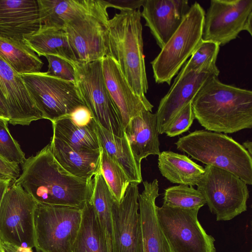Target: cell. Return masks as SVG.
I'll return each mask as SVG.
<instances>
[{
    "mask_svg": "<svg viewBox=\"0 0 252 252\" xmlns=\"http://www.w3.org/2000/svg\"><path fill=\"white\" fill-rule=\"evenodd\" d=\"M20 174L19 165L7 162L0 157V179L14 183Z\"/></svg>",
    "mask_w": 252,
    "mask_h": 252,
    "instance_id": "cell-37",
    "label": "cell"
},
{
    "mask_svg": "<svg viewBox=\"0 0 252 252\" xmlns=\"http://www.w3.org/2000/svg\"><path fill=\"white\" fill-rule=\"evenodd\" d=\"M0 57L20 75L40 72L43 63L23 40L0 37Z\"/></svg>",
    "mask_w": 252,
    "mask_h": 252,
    "instance_id": "cell-29",
    "label": "cell"
},
{
    "mask_svg": "<svg viewBox=\"0 0 252 252\" xmlns=\"http://www.w3.org/2000/svg\"><path fill=\"white\" fill-rule=\"evenodd\" d=\"M36 204L20 185L11 184L0 205V238L2 242L19 247H34Z\"/></svg>",
    "mask_w": 252,
    "mask_h": 252,
    "instance_id": "cell-12",
    "label": "cell"
},
{
    "mask_svg": "<svg viewBox=\"0 0 252 252\" xmlns=\"http://www.w3.org/2000/svg\"><path fill=\"white\" fill-rule=\"evenodd\" d=\"M108 8L123 10H140L144 0H103Z\"/></svg>",
    "mask_w": 252,
    "mask_h": 252,
    "instance_id": "cell-39",
    "label": "cell"
},
{
    "mask_svg": "<svg viewBox=\"0 0 252 252\" xmlns=\"http://www.w3.org/2000/svg\"><path fill=\"white\" fill-rule=\"evenodd\" d=\"M82 210L36 203L33 214L34 248L37 252H71Z\"/></svg>",
    "mask_w": 252,
    "mask_h": 252,
    "instance_id": "cell-7",
    "label": "cell"
},
{
    "mask_svg": "<svg viewBox=\"0 0 252 252\" xmlns=\"http://www.w3.org/2000/svg\"><path fill=\"white\" fill-rule=\"evenodd\" d=\"M4 252H20L17 247L13 245L2 242Z\"/></svg>",
    "mask_w": 252,
    "mask_h": 252,
    "instance_id": "cell-42",
    "label": "cell"
},
{
    "mask_svg": "<svg viewBox=\"0 0 252 252\" xmlns=\"http://www.w3.org/2000/svg\"><path fill=\"white\" fill-rule=\"evenodd\" d=\"M252 0H211L205 13L202 39L223 46L242 31L252 35Z\"/></svg>",
    "mask_w": 252,
    "mask_h": 252,
    "instance_id": "cell-13",
    "label": "cell"
},
{
    "mask_svg": "<svg viewBox=\"0 0 252 252\" xmlns=\"http://www.w3.org/2000/svg\"><path fill=\"white\" fill-rule=\"evenodd\" d=\"M0 117L6 119L9 121V114L7 109L0 98Z\"/></svg>",
    "mask_w": 252,
    "mask_h": 252,
    "instance_id": "cell-41",
    "label": "cell"
},
{
    "mask_svg": "<svg viewBox=\"0 0 252 252\" xmlns=\"http://www.w3.org/2000/svg\"><path fill=\"white\" fill-rule=\"evenodd\" d=\"M206 204L202 194L192 186L179 185L165 189L163 205L186 209H200Z\"/></svg>",
    "mask_w": 252,
    "mask_h": 252,
    "instance_id": "cell-32",
    "label": "cell"
},
{
    "mask_svg": "<svg viewBox=\"0 0 252 252\" xmlns=\"http://www.w3.org/2000/svg\"><path fill=\"white\" fill-rule=\"evenodd\" d=\"M45 57L48 63V74L63 80L76 82L74 64L56 56L46 55Z\"/></svg>",
    "mask_w": 252,
    "mask_h": 252,
    "instance_id": "cell-35",
    "label": "cell"
},
{
    "mask_svg": "<svg viewBox=\"0 0 252 252\" xmlns=\"http://www.w3.org/2000/svg\"><path fill=\"white\" fill-rule=\"evenodd\" d=\"M100 171L115 199L120 202L130 181L122 167L102 148Z\"/></svg>",
    "mask_w": 252,
    "mask_h": 252,
    "instance_id": "cell-31",
    "label": "cell"
},
{
    "mask_svg": "<svg viewBox=\"0 0 252 252\" xmlns=\"http://www.w3.org/2000/svg\"><path fill=\"white\" fill-rule=\"evenodd\" d=\"M41 25L37 0H0V37L23 40Z\"/></svg>",
    "mask_w": 252,
    "mask_h": 252,
    "instance_id": "cell-19",
    "label": "cell"
},
{
    "mask_svg": "<svg viewBox=\"0 0 252 252\" xmlns=\"http://www.w3.org/2000/svg\"><path fill=\"white\" fill-rule=\"evenodd\" d=\"M68 117L75 124L79 126L88 125L94 120L86 105L77 107Z\"/></svg>",
    "mask_w": 252,
    "mask_h": 252,
    "instance_id": "cell-38",
    "label": "cell"
},
{
    "mask_svg": "<svg viewBox=\"0 0 252 252\" xmlns=\"http://www.w3.org/2000/svg\"><path fill=\"white\" fill-rule=\"evenodd\" d=\"M196 119L206 130L232 133L252 127V92L208 79L191 102Z\"/></svg>",
    "mask_w": 252,
    "mask_h": 252,
    "instance_id": "cell-2",
    "label": "cell"
},
{
    "mask_svg": "<svg viewBox=\"0 0 252 252\" xmlns=\"http://www.w3.org/2000/svg\"><path fill=\"white\" fill-rule=\"evenodd\" d=\"M144 190L138 201L141 219L144 252H172L160 227L156 213V199L158 196L157 179L143 182Z\"/></svg>",
    "mask_w": 252,
    "mask_h": 252,
    "instance_id": "cell-20",
    "label": "cell"
},
{
    "mask_svg": "<svg viewBox=\"0 0 252 252\" xmlns=\"http://www.w3.org/2000/svg\"><path fill=\"white\" fill-rule=\"evenodd\" d=\"M0 252H4L3 247H2V242L0 238Z\"/></svg>",
    "mask_w": 252,
    "mask_h": 252,
    "instance_id": "cell-44",
    "label": "cell"
},
{
    "mask_svg": "<svg viewBox=\"0 0 252 252\" xmlns=\"http://www.w3.org/2000/svg\"><path fill=\"white\" fill-rule=\"evenodd\" d=\"M94 0H37L41 25L63 29L67 22L89 8Z\"/></svg>",
    "mask_w": 252,
    "mask_h": 252,
    "instance_id": "cell-28",
    "label": "cell"
},
{
    "mask_svg": "<svg viewBox=\"0 0 252 252\" xmlns=\"http://www.w3.org/2000/svg\"><path fill=\"white\" fill-rule=\"evenodd\" d=\"M195 119L191 102L184 107L171 122L165 133L169 137H175L188 131Z\"/></svg>",
    "mask_w": 252,
    "mask_h": 252,
    "instance_id": "cell-36",
    "label": "cell"
},
{
    "mask_svg": "<svg viewBox=\"0 0 252 252\" xmlns=\"http://www.w3.org/2000/svg\"><path fill=\"white\" fill-rule=\"evenodd\" d=\"M74 65L76 86L96 123L112 134L124 137L121 116L105 85L102 60Z\"/></svg>",
    "mask_w": 252,
    "mask_h": 252,
    "instance_id": "cell-8",
    "label": "cell"
},
{
    "mask_svg": "<svg viewBox=\"0 0 252 252\" xmlns=\"http://www.w3.org/2000/svg\"><path fill=\"white\" fill-rule=\"evenodd\" d=\"M94 189L90 200L105 233L110 252H114L112 206L115 197L100 171L94 176Z\"/></svg>",
    "mask_w": 252,
    "mask_h": 252,
    "instance_id": "cell-30",
    "label": "cell"
},
{
    "mask_svg": "<svg viewBox=\"0 0 252 252\" xmlns=\"http://www.w3.org/2000/svg\"><path fill=\"white\" fill-rule=\"evenodd\" d=\"M158 167L161 174L173 184L197 186L204 173V168L185 155L170 151L160 152Z\"/></svg>",
    "mask_w": 252,
    "mask_h": 252,
    "instance_id": "cell-24",
    "label": "cell"
},
{
    "mask_svg": "<svg viewBox=\"0 0 252 252\" xmlns=\"http://www.w3.org/2000/svg\"><path fill=\"white\" fill-rule=\"evenodd\" d=\"M109 55L117 63L134 92L145 97L148 90L143 53L141 15L123 10L108 20Z\"/></svg>",
    "mask_w": 252,
    "mask_h": 252,
    "instance_id": "cell-3",
    "label": "cell"
},
{
    "mask_svg": "<svg viewBox=\"0 0 252 252\" xmlns=\"http://www.w3.org/2000/svg\"><path fill=\"white\" fill-rule=\"evenodd\" d=\"M49 145L57 161L72 175L91 179L100 171L102 149L97 150L74 149L53 136Z\"/></svg>",
    "mask_w": 252,
    "mask_h": 252,
    "instance_id": "cell-22",
    "label": "cell"
},
{
    "mask_svg": "<svg viewBox=\"0 0 252 252\" xmlns=\"http://www.w3.org/2000/svg\"><path fill=\"white\" fill-rule=\"evenodd\" d=\"M96 128L101 148L122 167L130 183H141V170L136 164L126 136H117L96 123Z\"/></svg>",
    "mask_w": 252,
    "mask_h": 252,
    "instance_id": "cell-26",
    "label": "cell"
},
{
    "mask_svg": "<svg viewBox=\"0 0 252 252\" xmlns=\"http://www.w3.org/2000/svg\"><path fill=\"white\" fill-rule=\"evenodd\" d=\"M213 76L216 75L207 70L187 72L181 68L169 91L161 99L156 113L159 134L164 133L174 117L192 101L207 81Z\"/></svg>",
    "mask_w": 252,
    "mask_h": 252,
    "instance_id": "cell-16",
    "label": "cell"
},
{
    "mask_svg": "<svg viewBox=\"0 0 252 252\" xmlns=\"http://www.w3.org/2000/svg\"><path fill=\"white\" fill-rule=\"evenodd\" d=\"M8 123V120L0 117V157L10 163L22 165L26 159L25 153L11 135Z\"/></svg>",
    "mask_w": 252,
    "mask_h": 252,
    "instance_id": "cell-34",
    "label": "cell"
},
{
    "mask_svg": "<svg viewBox=\"0 0 252 252\" xmlns=\"http://www.w3.org/2000/svg\"><path fill=\"white\" fill-rule=\"evenodd\" d=\"M141 12L161 49L181 24L190 6L187 0H144Z\"/></svg>",
    "mask_w": 252,
    "mask_h": 252,
    "instance_id": "cell-18",
    "label": "cell"
},
{
    "mask_svg": "<svg viewBox=\"0 0 252 252\" xmlns=\"http://www.w3.org/2000/svg\"><path fill=\"white\" fill-rule=\"evenodd\" d=\"M103 0H94L87 10L65 25L77 63L102 60L109 55L108 14Z\"/></svg>",
    "mask_w": 252,
    "mask_h": 252,
    "instance_id": "cell-6",
    "label": "cell"
},
{
    "mask_svg": "<svg viewBox=\"0 0 252 252\" xmlns=\"http://www.w3.org/2000/svg\"><path fill=\"white\" fill-rule=\"evenodd\" d=\"M0 98L13 125H29L43 119L20 74L0 57Z\"/></svg>",
    "mask_w": 252,
    "mask_h": 252,
    "instance_id": "cell-15",
    "label": "cell"
},
{
    "mask_svg": "<svg viewBox=\"0 0 252 252\" xmlns=\"http://www.w3.org/2000/svg\"><path fill=\"white\" fill-rule=\"evenodd\" d=\"M199 209L156 206L161 229L172 252H216L215 238L200 223Z\"/></svg>",
    "mask_w": 252,
    "mask_h": 252,
    "instance_id": "cell-11",
    "label": "cell"
},
{
    "mask_svg": "<svg viewBox=\"0 0 252 252\" xmlns=\"http://www.w3.org/2000/svg\"><path fill=\"white\" fill-rule=\"evenodd\" d=\"M138 185L130 183L121 201L113 202L114 252H144Z\"/></svg>",
    "mask_w": 252,
    "mask_h": 252,
    "instance_id": "cell-14",
    "label": "cell"
},
{
    "mask_svg": "<svg viewBox=\"0 0 252 252\" xmlns=\"http://www.w3.org/2000/svg\"><path fill=\"white\" fill-rule=\"evenodd\" d=\"M71 252H110L106 235L90 200L82 210L81 222Z\"/></svg>",
    "mask_w": 252,
    "mask_h": 252,
    "instance_id": "cell-25",
    "label": "cell"
},
{
    "mask_svg": "<svg viewBox=\"0 0 252 252\" xmlns=\"http://www.w3.org/2000/svg\"><path fill=\"white\" fill-rule=\"evenodd\" d=\"M21 76L43 119L53 123L85 105L75 82L49 75L46 72Z\"/></svg>",
    "mask_w": 252,
    "mask_h": 252,
    "instance_id": "cell-10",
    "label": "cell"
},
{
    "mask_svg": "<svg viewBox=\"0 0 252 252\" xmlns=\"http://www.w3.org/2000/svg\"><path fill=\"white\" fill-rule=\"evenodd\" d=\"M23 41L38 56H56L77 63L63 29L41 25L36 31L25 36Z\"/></svg>",
    "mask_w": 252,
    "mask_h": 252,
    "instance_id": "cell-23",
    "label": "cell"
},
{
    "mask_svg": "<svg viewBox=\"0 0 252 252\" xmlns=\"http://www.w3.org/2000/svg\"><path fill=\"white\" fill-rule=\"evenodd\" d=\"M12 182L9 180L0 179V205L3 196Z\"/></svg>",
    "mask_w": 252,
    "mask_h": 252,
    "instance_id": "cell-40",
    "label": "cell"
},
{
    "mask_svg": "<svg viewBox=\"0 0 252 252\" xmlns=\"http://www.w3.org/2000/svg\"><path fill=\"white\" fill-rule=\"evenodd\" d=\"M220 46L216 42L202 40L190 58L182 67L185 71L207 70L218 77L216 61Z\"/></svg>",
    "mask_w": 252,
    "mask_h": 252,
    "instance_id": "cell-33",
    "label": "cell"
},
{
    "mask_svg": "<svg viewBox=\"0 0 252 252\" xmlns=\"http://www.w3.org/2000/svg\"><path fill=\"white\" fill-rule=\"evenodd\" d=\"M197 186L217 221L230 220L247 209V185L226 170L206 165Z\"/></svg>",
    "mask_w": 252,
    "mask_h": 252,
    "instance_id": "cell-9",
    "label": "cell"
},
{
    "mask_svg": "<svg viewBox=\"0 0 252 252\" xmlns=\"http://www.w3.org/2000/svg\"><path fill=\"white\" fill-rule=\"evenodd\" d=\"M124 132L136 164L141 169V160L150 155L160 153L156 113L143 110L132 118Z\"/></svg>",
    "mask_w": 252,
    "mask_h": 252,
    "instance_id": "cell-21",
    "label": "cell"
},
{
    "mask_svg": "<svg viewBox=\"0 0 252 252\" xmlns=\"http://www.w3.org/2000/svg\"><path fill=\"white\" fill-rule=\"evenodd\" d=\"M205 14L201 5L195 1L175 32L151 62L157 83L170 85L173 77L200 44Z\"/></svg>",
    "mask_w": 252,
    "mask_h": 252,
    "instance_id": "cell-5",
    "label": "cell"
},
{
    "mask_svg": "<svg viewBox=\"0 0 252 252\" xmlns=\"http://www.w3.org/2000/svg\"><path fill=\"white\" fill-rule=\"evenodd\" d=\"M177 149L206 165L226 170L252 184V158L242 145L221 133L196 130L180 137Z\"/></svg>",
    "mask_w": 252,
    "mask_h": 252,
    "instance_id": "cell-4",
    "label": "cell"
},
{
    "mask_svg": "<svg viewBox=\"0 0 252 252\" xmlns=\"http://www.w3.org/2000/svg\"><path fill=\"white\" fill-rule=\"evenodd\" d=\"M22 166L14 183L37 203L82 210L91 199L94 178H79L65 170L54 158L49 144L26 158Z\"/></svg>",
    "mask_w": 252,
    "mask_h": 252,
    "instance_id": "cell-1",
    "label": "cell"
},
{
    "mask_svg": "<svg viewBox=\"0 0 252 252\" xmlns=\"http://www.w3.org/2000/svg\"><path fill=\"white\" fill-rule=\"evenodd\" d=\"M52 123L53 137L63 141L72 148L93 150L102 149L94 120L85 126L75 124L69 117Z\"/></svg>",
    "mask_w": 252,
    "mask_h": 252,
    "instance_id": "cell-27",
    "label": "cell"
},
{
    "mask_svg": "<svg viewBox=\"0 0 252 252\" xmlns=\"http://www.w3.org/2000/svg\"><path fill=\"white\" fill-rule=\"evenodd\" d=\"M243 147L248 152L249 154H252V143L251 141L247 140L243 143Z\"/></svg>",
    "mask_w": 252,
    "mask_h": 252,
    "instance_id": "cell-43",
    "label": "cell"
},
{
    "mask_svg": "<svg viewBox=\"0 0 252 252\" xmlns=\"http://www.w3.org/2000/svg\"><path fill=\"white\" fill-rule=\"evenodd\" d=\"M102 67L105 85L120 114L124 128L141 111L152 112L154 106L146 96H140L134 92L113 58L104 57Z\"/></svg>",
    "mask_w": 252,
    "mask_h": 252,
    "instance_id": "cell-17",
    "label": "cell"
}]
</instances>
